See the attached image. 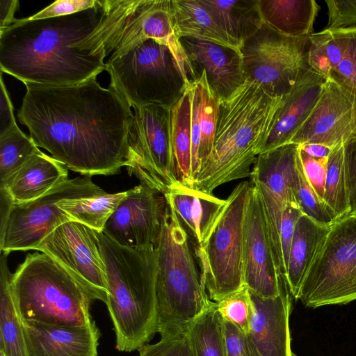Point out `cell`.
Returning a JSON list of instances; mask_svg holds the SVG:
<instances>
[{
  "label": "cell",
  "instance_id": "6da1fadb",
  "mask_svg": "<svg viewBox=\"0 0 356 356\" xmlns=\"http://www.w3.org/2000/svg\"><path fill=\"white\" fill-rule=\"evenodd\" d=\"M24 85L17 117L38 147L81 175H113L126 165L133 112L113 88L102 87L96 79Z\"/></svg>",
  "mask_w": 356,
  "mask_h": 356
},
{
  "label": "cell",
  "instance_id": "7a4b0ae2",
  "mask_svg": "<svg viewBox=\"0 0 356 356\" xmlns=\"http://www.w3.org/2000/svg\"><path fill=\"white\" fill-rule=\"evenodd\" d=\"M102 1L91 8L41 19H17L0 30V67L24 83L78 84L105 70L104 57L76 45L97 27Z\"/></svg>",
  "mask_w": 356,
  "mask_h": 356
},
{
  "label": "cell",
  "instance_id": "3957f363",
  "mask_svg": "<svg viewBox=\"0 0 356 356\" xmlns=\"http://www.w3.org/2000/svg\"><path fill=\"white\" fill-rule=\"evenodd\" d=\"M283 98L246 80L220 102L213 148L201 165L194 188L213 194L224 184L250 176Z\"/></svg>",
  "mask_w": 356,
  "mask_h": 356
},
{
  "label": "cell",
  "instance_id": "277c9868",
  "mask_svg": "<svg viewBox=\"0 0 356 356\" xmlns=\"http://www.w3.org/2000/svg\"><path fill=\"white\" fill-rule=\"evenodd\" d=\"M108 286L106 303L113 324L116 348L132 352L158 332L154 246L122 245L97 232Z\"/></svg>",
  "mask_w": 356,
  "mask_h": 356
},
{
  "label": "cell",
  "instance_id": "5b68a950",
  "mask_svg": "<svg viewBox=\"0 0 356 356\" xmlns=\"http://www.w3.org/2000/svg\"><path fill=\"white\" fill-rule=\"evenodd\" d=\"M191 244L173 208L168 203L155 245L158 332L161 338L186 334L213 302L202 284Z\"/></svg>",
  "mask_w": 356,
  "mask_h": 356
},
{
  "label": "cell",
  "instance_id": "8992f818",
  "mask_svg": "<svg viewBox=\"0 0 356 356\" xmlns=\"http://www.w3.org/2000/svg\"><path fill=\"white\" fill-rule=\"evenodd\" d=\"M13 299L23 321L83 326L93 322L95 298L49 255L28 254L13 273Z\"/></svg>",
  "mask_w": 356,
  "mask_h": 356
},
{
  "label": "cell",
  "instance_id": "52a82bcc",
  "mask_svg": "<svg viewBox=\"0 0 356 356\" xmlns=\"http://www.w3.org/2000/svg\"><path fill=\"white\" fill-rule=\"evenodd\" d=\"M95 30L76 47L106 58L154 39L168 46L180 66L188 59L174 25L171 0H104Z\"/></svg>",
  "mask_w": 356,
  "mask_h": 356
},
{
  "label": "cell",
  "instance_id": "ba28073f",
  "mask_svg": "<svg viewBox=\"0 0 356 356\" xmlns=\"http://www.w3.org/2000/svg\"><path fill=\"white\" fill-rule=\"evenodd\" d=\"M113 88L131 108H167L189 87L170 48L154 39L144 40L105 63Z\"/></svg>",
  "mask_w": 356,
  "mask_h": 356
},
{
  "label": "cell",
  "instance_id": "9c48e42d",
  "mask_svg": "<svg viewBox=\"0 0 356 356\" xmlns=\"http://www.w3.org/2000/svg\"><path fill=\"white\" fill-rule=\"evenodd\" d=\"M250 185H236L202 243L193 247L202 284L216 302L245 286L243 227Z\"/></svg>",
  "mask_w": 356,
  "mask_h": 356
},
{
  "label": "cell",
  "instance_id": "30bf717a",
  "mask_svg": "<svg viewBox=\"0 0 356 356\" xmlns=\"http://www.w3.org/2000/svg\"><path fill=\"white\" fill-rule=\"evenodd\" d=\"M298 299L312 308L356 300V214L350 213L331 225Z\"/></svg>",
  "mask_w": 356,
  "mask_h": 356
},
{
  "label": "cell",
  "instance_id": "8fae6325",
  "mask_svg": "<svg viewBox=\"0 0 356 356\" xmlns=\"http://www.w3.org/2000/svg\"><path fill=\"white\" fill-rule=\"evenodd\" d=\"M91 176L81 175L59 184L30 202L13 204L0 222V249L10 253L35 250L56 227L70 221L58 206L61 201L89 198L106 193Z\"/></svg>",
  "mask_w": 356,
  "mask_h": 356
},
{
  "label": "cell",
  "instance_id": "7c38bea8",
  "mask_svg": "<svg viewBox=\"0 0 356 356\" xmlns=\"http://www.w3.org/2000/svg\"><path fill=\"white\" fill-rule=\"evenodd\" d=\"M134 111L125 167L129 175L165 195L181 184L172 155L170 108L148 105Z\"/></svg>",
  "mask_w": 356,
  "mask_h": 356
},
{
  "label": "cell",
  "instance_id": "4fadbf2b",
  "mask_svg": "<svg viewBox=\"0 0 356 356\" xmlns=\"http://www.w3.org/2000/svg\"><path fill=\"white\" fill-rule=\"evenodd\" d=\"M309 36L288 37L263 23L240 47L246 80L272 96L286 95L309 67Z\"/></svg>",
  "mask_w": 356,
  "mask_h": 356
},
{
  "label": "cell",
  "instance_id": "5bb4252c",
  "mask_svg": "<svg viewBox=\"0 0 356 356\" xmlns=\"http://www.w3.org/2000/svg\"><path fill=\"white\" fill-rule=\"evenodd\" d=\"M298 145L288 143L258 155L250 183L260 194L277 267L284 278L280 245V225L286 205L297 202L296 180Z\"/></svg>",
  "mask_w": 356,
  "mask_h": 356
},
{
  "label": "cell",
  "instance_id": "9a60e30c",
  "mask_svg": "<svg viewBox=\"0 0 356 356\" xmlns=\"http://www.w3.org/2000/svg\"><path fill=\"white\" fill-rule=\"evenodd\" d=\"M35 250L58 262L95 300L106 303L108 286L95 230L70 220L56 227Z\"/></svg>",
  "mask_w": 356,
  "mask_h": 356
},
{
  "label": "cell",
  "instance_id": "2e32d148",
  "mask_svg": "<svg viewBox=\"0 0 356 356\" xmlns=\"http://www.w3.org/2000/svg\"><path fill=\"white\" fill-rule=\"evenodd\" d=\"M243 268L244 285L251 293L262 298L280 295L284 278L277 267L260 194L252 184L244 220Z\"/></svg>",
  "mask_w": 356,
  "mask_h": 356
},
{
  "label": "cell",
  "instance_id": "e0dca14e",
  "mask_svg": "<svg viewBox=\"0 0 356 356\" xmlns=\"http://www.w3.org/2000/svg\"><path fill=\"white\" fill-rule=\"evenodd\" d=\"M167 207L163 193L140 183L127 191L102 232L124 246L155 247Z\"/></svg>",
  "mask_w": 356,
  "mask_h": 356
},
{
  "label": "cell",
  "instance_id": "ac0fdd59",
  "mask_svg": "<svg viewBox=\"0 0 356 356\" xmlns=\"http://www.w3.org/2000/svg\"><path fill=\"white\" fill-rule=\"evenodd\" d=\"M356 138V97L327 79L309 118L289 143H318L334 149Z\"/></svg>",
  "mask_w": 356,
  "mask_h": 356
},
{
  "label": "cell",
  "instance_id": "d6986e66",
  "mask_svg": "<svg viewBox=\"0 0 356 356\" xmlns=\"http://www.w3.org/2000/svg\"><path fill=\"white\" fill-rule=\"evenodd\" d=\"M179 41L195 81L204 71L211 91L220 101L246 81L240 49L193 37H181Z\"/></svg>",
  "mask_w": 356,
  "mask_h": 356
},
{
  "label": "cell",
  "instance_id": "ffe728a7",
  "mask_svg": "<svg viewBox=\"0 0 356 356\" xmlns=\"http://www.w3.org/2000/svg\"><path fill=\"white\" fill-rule=\"evenodd\" d=\"M250 293L252 309L247 337L255 355L293 356L289 329L292 296L285 279L280 295L274 298H262Z\"/></svg>",
  "mask_w": 356,
  "mask_h": 356
},
{
  "label": "cell",
  "instance_id": "44dd1931",
  "mask_svg": "<svg viewBox=\"0 0 356 356\" xmlns=\"http://www.w3.org/2000/svg\"><path fill=\"white\" fill-rule=\"evenodd\" d=\"M308 63L356 97V27L313 33L309 36Z\"/></svg>",
  "mask_w": 356,
  "mask_h": 356
},
{
  "label": "cell",
  "instance_id": "7402d4cb",
  "mask_svg": "<svg viewBox=\"0 0 356 356\" xmlns=\"http://www.w3.org/2000/svg\"><path fill=\"white\" fill-rule=\"evenodd\" d=\"M326 81L310 67L300 75L284 96L259 154L290 143L315 107Z\"/></svg>",
  "mask_w": 356,
  "mask_h": 356
},
{
  "label": "cell",
  "instance_id": "603a6c76",
  "mask_svg": "<svg viewBox=\"0 0 356 356\" xmlns=\"http://www.w3.org/2000/svg\"><path fill=\"white\" fill-rule=\"evenodd\" d=\"M23 324L29 356H97L100 332L94 321L83 326Z\"/></svg>",
  "mask_w": 356,
  "mask_h": 356
},
{
  "label": "cell",
  "instance_id": "cb8c5ba5",
  "mask_svg": "<svg viewBox=\"0 0 356 356\" xmlns=\"http://www.w3.org/2000/svg\"><path fill=\"white\" fill-rule=\"evenodd\" d=\"M68 179V168L41 150L0 185L13 204L35 200Z\"/></svg>",
  "mask_w": 356,
  "mask_h": 356
},
{
  "label": "cell",
  "instance_id": "d4e9b609",
  "mask_svg": "<svg viewBox=\"0 0 356 356\" xmlns=\"http://www.w3.org/2000/svg\"><path fill=\"white\" fill-rule=\"evenodd\" d=\"M164 196L193 247L202 243L226 202L181 184Z\"/></svg>",
  "mask_w": 356,
  "mask_h": 356
},
{
  "label": "cell",
  "instance_id": "484cf974",
  "mask_svg": "<svg viewBox=\"0 0 356 356\" xmlns=\"http://www.w3.org/2000/svg\"><path fill=\"white\" fill-rule=\"evenodd\" d=\"M332 225L321 224L305 213L296 222L285 277L295 299H298L303 280L322 248Z\"/></svg>",
  "mask_w": 356,
  "mask_h": 356
},
{
  "label": "cell",
  "instance_id": "4316f807",
  "mask_svg": "<svg viewBox=\"0 0 356 356\" xmlns=\"http://www.w3.org/2000/svg\"><path fill=\"white\" fill-rule=\"evenodd\" d=\"M264 23L293 38L309 36L320 7L314 0H259Z\"/></svg>",
  "mask_w": 356,
  "mask_h": 356
},
{
  "label": "cell",
  "instance_id": "83f0119b",
  "mask_svg": "<svg viewBox=\"0 0 356 356\" xmlns=\"http://www.w3.org/2000/svg\"><path fill=\"white\" fill-rule=\"evenodd\" d=\"M218 26L240 46L264 22L259 0H200Z\"/></svg>",
  "mask_w": 356,
  "mask_h": 356
},
{
  "label": "cell",
  "instance_id": "f1b7e54d",
  "mask_svg": "<svg viewBox=\"0 0 356 356\" xmlns=\"http://www.w3.org/2000/svg\"><path fill=\"white\" fill-rule=\"evenodd\" d=\"M8 254L3 252L0 258V350L6 356H29L23 321L13 296Z\"/></svg>",
  "mask_w": 356,
  "mask_h": 356
},
{
  "label": "cell",
  "instance_id": "f546056e",
  "mask_svg": "<svg viewBox=\"0 0 356 356\" xmlns=\"http://www.w3.org/2000/svg\"><path fill=\"white\" fill-rule=\"evenodd\" d=\"M175 32L179 38L193 37L240 49L216 24L200 0H171Z\"/></svg>",
  "mask_w": 356,
  "mask_h": 356
},
{
  "label": "cell",
  "instance_id": "4dcf8cb0",
  "mask_svg": "<svg viewBox=\"0 0 356 356\" xmlns=\"http://www.w3.org/2000/svg\"><path fill=\"white\" fill-rule=\"evenodd\" d=\"M192 97L190 86L170 108L171 144L176 176L184 186L194 188L192 175Z\"/></svg>",
  "mask_w": 356,
  "mask_h": 356
},
{
  "label": "cell",
  "instance_id": "1f68e13d",
  "mask_svg": "<svg viewBox=\"0 0 356 356\" xmlns=\"http://www.w3.org/2000/svg\"><path fill=\"white\" fill-rule=\"evenodd\" d=\"M127 195V191L104 194L79 200H66L58 203V207L71 220L82 223L97 232H102L104 226Z\"/></svg>",
  "mask_w": 356,
  "mask_h": 356
},
{
  "label": "cell",
  "instance_id": "d6a6232c",
  "mask_svg": "<svg viewBox=\"0 0 356 356\" xmlns=\"http://www.w3.org/2000/svg\"><path fill=\"white\" fill-rule=\"evenodd\" d=\"M190 87L197 108L200 131L198 159L201 168L213 148L221 101L211 91L204 71Z\"/></svg>",
  "mask_w": 356,
  "mask_h": 356
},
{
  "label": "cell",
  "instance_id": "836d02e7",
  "mask_svg": "<svg viewBox=\"0 0 356 356\" xmlns=\"http://www.w3.org/2000/svg\"><path fill=\"white\" fill-rule=\"evenodd\" d=\"M188 334L195 356H227L223 319L216 302L193 323Z\"/></svg>",
  "mask_w": 356,
  "mask_h": 356
},
{
  "label": "cell",
  "instance_id": "e575fe53",
  "mask_svg": "<svg viewBox=\"0 0 356 356\" xmlns=\"http://www.w3.org/2000/svg\"><path fill=\"white\" fill-rule=\"evenodd\" d=\"M323 201L339 220L351 212L346 145L332 149L328 156Z\"/></svg>",
  "mask_w": 356,
  "mask_h": 356
},
{
  "label": "cell",
  "instance_id": "d590c367",
  "mask_svg": "<svg viewBox=\"0 0 356 356\" xmlns=\"http://www.w3.org/2000/svg\"><path fill=\"white\" fill-rule=\"evenodd\" d=\"M40 149L19 127L0 136V185Z\"/></svg>",
  "mask_w": 356,
  "mask_h": 356
},
{
  "label": "cell",
  "instance_id": "8d00e7d4",
  "mask_svg": "<svg viewBox=\"0 0 356 356\" xmlns=\"http://www.w3.org/2000/svg\"><path fill=\"white\" fill-rule=\"evenodd\" d=\"M296 197L303 213L315 221L330 225L337 220L334 213L318 197L302 170L299 152L297 158Z\"/></svg>",
  "mask_w": 356,
  "mask_h": 356
},
{
  "label": "cell",
  "instance_id": "74e56055",
  "mask_svg": "<svg viewBox=\"0 0 356 356\" xmlns=\"http://www.w3.org/2000/svg\"><path fill=\"white\" fill-rule=\"evenodd\" d=\"M222 318L237 327L245 334L250 331L252 317V300L247 286L216 302Z\"/></svg>",
  "mask_w": 356,
  "mask_h": 356
},
{
  "label": "cell",
  "instance_id": "f35d334b",
  "mask_svg": "<svg viewBox=\"0 0 356 356\" xmlns=\"http://www.w3.org/2000/svg\"><path fill=\"white\" fill-rule=\"evenodd\" d=\"M139 356H195L188 332L177 337L161 338L138 349Z\"/></svg>",
  "mask_w": 356,
  "mask_h": 356
},
{
  "label": "cell",
  "instance_id": "ab89813d",
  "mask_svg": "<svg viewBox=\"0 0 356 356\" xmlns=\"http://www.w3.org/2000/svg\"><path fill=\"white\" fill-rule=\"evenodd\" d=\"M328 20L325 29L356 27V0H325Z\"/></svg>",
  "mask_w": 356,
  "mask_h": 356
},
{
  "label": "cell",
  "instance_id": "60d3db41",
  "mask_svg": "<svg viewBox=\"0 0 356 356\" xmlns=\"http://www.w3.org/2000/svg\"><path fill=\"white\" fill-rule=\"evenodd\" d=\"M298 152L302 170L308 181L318 197L324 202L328 157L320 159L312 157L300 149L299 147Z\"/></svg>",
  "mask_w": 356,
  "mask_h": 356
},
{
  "label": "cell",
  "instance_id": "b9f144b4",
  "mask_svg": "<svg viewBox=\"0 0 356 356\" xmlns=\"http://www.w3.org/2000/svg\"><path fill=\"white\" fill-rule=\"evenodd\" d=\"M302 211L297 202H289L282 214L280 238L284 279L286 274L288 259L296 222Z\"/></svg>",
  "mask_w": 356,
  "mask_h": 356
},
{
  "label": "cell",
  "instance_id": "7bdbcfd3",
  "mask_svg": "<svg viewBox=\"0 0 356 356\" xmlns=\"http://www.w3.org/2000/svg\"><path fill=\"white\" fill-rule=\"evenodd\" d=\"M98 3L99 0H57L28 18L34 20L68 15L93 8Z\"/></svg>",
  "mask_w": 356,
  "mask_h": 356
},
{
  "label": "cell",
  "instance_id": "ee69618b",
  "mask_svg": "<svg viewBox=\"0 0 356 356\" xmlns=\"http://www.w3.org/2000/svg\"><path fill=\"white\" fill-rule=\"evenodd\" d=\"M223 326L227 356H257L246 334L224 320Z\"/></svg>",
  "mask_w": 356,
  "mask_h": 356
},
{
  "label": "cell",
  "instance_id": "f6af8a7d",
  "mask_svg": "<svg viewBox=\"0 0 356 356\" xmlns=\"http://www.w3.org/2000/svg\"><path fill=\"white\" fill-rule=\"evenodd\" d=\"M0 136L18 128L13 113V106L4 84L2 74L0 81Z\"/></svg>",
  "mask_w": 356,
  "mask_h": 356
},
{
  "label": "cell",
  "instance_id": "bcb514c9",
  "mask_svg": "<svg viewBox=\"0 0 356 356\" xmlns=\"http://www.w3.org/2000/svg\"><path fill=\"white\" fill-rule=\"evenodd\" d=\"M346 156L350 213L356 214V138L346 144Z\"/></svg>",
  "mask_w": 356,
  "mask_h": 356
},
{
  "label": "cell",
  "instance_id": "7dc6e473",
  "mask_svg": "<svg viewBox=\"0 0 356 356\" xmlns=\"http://www.w3.org/2000/svg\"><path fill=\"white\" fill-rule=\"evenodd\" d=\"M19 7L17 0H0V30L14 24L15 13Z\"/></svg>",
  "mask_w": 356,
  "mask_h": 356
},
{
  "label": "cell",
  "instance_id": "c3c4849f",
  "mask_svg": "<svg viewBox=\"0 0 356 356\" xmlns=\"http://www.w3.org/2000/svg\"><path fill=\"white\" fill-rule=\"evenodd\" d=\"M298 147L310 156L316 159L328 157L332 150L331 147L318 143H305L298 145Z\"/></svg>",
  "mask_w": 356,
  "mask_h": 356
},
{
  "label": "cell",
  "instance_id": "681fc988",
  "mask_svg": "<svg viewBox=\"0 0 356 356\" xmlns=\"http://www.w3.org/2000/svg\"><path fill=\"white\" fill-rule=\"evenodd\" d=\"M0 356H6L5 353L0 350Z\"/></svg>",
  "mask_w": 356,
  "mask_h": 356
}]
</instances>
